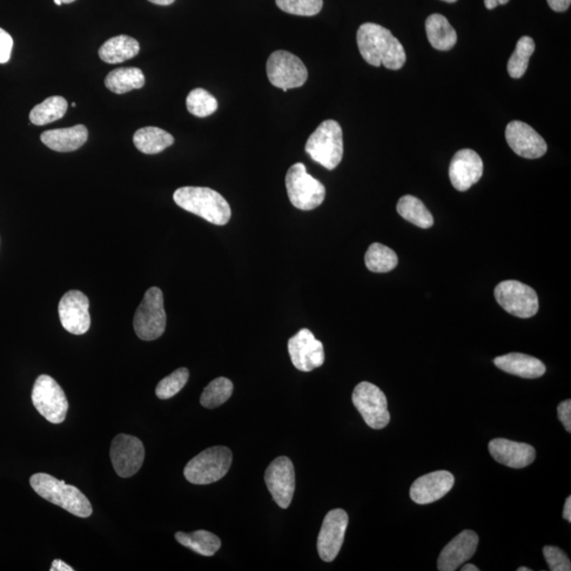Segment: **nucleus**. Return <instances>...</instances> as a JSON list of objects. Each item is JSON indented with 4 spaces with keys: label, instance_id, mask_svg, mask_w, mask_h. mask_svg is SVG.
<instances>
[{
    "label": "nucleus",
    "instance_id": "obj_1",
    "mask_svg": "<svg viewBox=\"0 0 571 571\" xmlns=\"http://www.w3.org/2000/svg\"><path fill=\"white\" fill-rule=\"evenodd\" d=\"M357 43L363 58L375 67L385 66L399 70L406 64L405 48L393 33L377 24H363L357 33Z\"/></svg>",
    "mask_w": 571,
    "mask_h": 571
},
{
    "label": "nucleus",
    "instance_id": "obj_2",
    "mask_svg": "<svg viewBox=\"0 0 571 571\" xmlns=\"http://www.w3.org/2000/svg\"><path fill=\"white\" fill-rule=\"evenodd\" d=\"M174 201L187 212L209 221L225 226L230 221L231 207L221 195L209 187L185 186L174 193Z\"/></svg>",
    "mask_w": 571,
    "mask_h": 571
},
{
    "label": "nucleus",
    "instance_id": "obj_3",
    "mask_svg": "<svg viewBox=\"0 0 571 571\" xmlns=\"http://www.w3.org/2000/svg\"><path fill=\"white\" fill-rule=\"evenodd\" d=\"M30 485L44 500L55 503L73 515L86 519L92 514L90 500L77 487L66 485L65 481H58L56 477L37 473L31 476Z\"/></svg>",
    "mask_w": 571,
    "mask_h": 571
},
{
    "label": "nucleus",
    "instance_id": "obj_4",
    "mask_svg": "<svg viewBox=\"0 0 571 571\" xmlns=\"http://www.w3.org/2000/svg\"><path fill=\"white\" fill-rule=\"evenodd\" d=\"M305 151L315 163L333 171L337 167L344 153L343 132L337 121L326 120L309 137Z\"/></svg>",
    "mask_w": 571,
    "mask_h": 571
},
{
    "label": "nucleus",
    "instance_id": "obj_5",
    "mask_svg": "<svg viewBox=\"0 0 571 571\" xmlns=\"http://www.w3.org/2000/svg\"><path fill=\"white\" fill-rule=\"evenodd\" d=\"M232 460L230 449L212 447L195 456L185 466L184 473L186 481L193 485H210L227 475Z\"/></svg>",
    "mask_w": 571,
    "mask_h": 571
},
{
    "label": "nucleus",
    "instance_id": "obj_6",
    "mask_svg": "<svg viewBox=\"0 0 571 571\" xmlns=\"http://www.w3.org/2000/svg\"><path fill=\"white\" fill-rule=\"evenodd\" d=\"M285 184L288 197L297 209L312 211L323 204L325 186L307 173L303 164H295L288 170Z\"/></svg>",
    "mask_w": 571,
    "mask_h": 571
},
{
    "label": "nucleus",
    "instance_id": "obj_7",
    "mask_svg": "<svg viewBox=\"0 0 571 571\" xmlns=\"http://www.w3.org/2000/svg\"><path fill=\"white\" fill-rule=\"evenodd\" d=\"M166 313L164 293L158 287H152L144 294L143 301L133 317V328L143 341L159 339L165 332Z\"/></svg>",
    "mask_w": 571,
    "mask_h": 571
},
{
    "label": "nucleus",
    "instance_id": "obj_8",
    "mask_svg": "<svg viewBox=\"0 0 571 571\" xmlns=\"http://www.w3.org/2000/svg\"><path fill=\"white\" fill-rule=\"evenodd\" d=\"M33 406L43 418L55 425L64 422L69 412V400L63 388L50 375H42L32 389Z\"/></svg>",
    "mask_w": 571,
    "mask_h": 571
},
{
    "label": "nucleus",
    "instance_id": "obj_9",
    "mask_svg": "<svg viewBox=\"0 0 571 571\" xmlns=\"http://www.w3.org/2000/svg\"><path fill=\"white\" fill-rule=\"evenodd\" d=\"M495 299L507 312L521 319L534 317L539 312V298L534 289L519 280H503L495 287Z\"/></svg>",
    "mask_w": 571,
    "mask_h": 571
},
{
    "label": "nucleus",
    "instance_id": "obj_10",
    "mask_svg": "<svg viewBox=\"0 0 571 571\" xmlns=\"http://www.w3.org/2000/svg\"><path fill=\"white\" fill-rule=\"evenodd\" d=\"M267 76L273 86L287 91L303 86L308 79V70L300 58L279 50L268 58Z\"/></svg>",
    "mask_w": 571,
    "mask_h": 571
},
{
    "label": "nucleus",
    "instance_id": "obj_11",
    "mask_svg": "<svg viewBox=\"0 0 571 571\" xmlns=\"http://www.w3.org/2000/svg\"><path fill=\"white\" fill-rule=\"evenodd\" d=\"M353 402L369 428H385L391 420L386 395L373 383H359L354 389Z\"/></svg>",
    "mask_w": 571,
    "mask_h": 571
},
{
    "label": "nucleus",
    "instance_id": "obj_12",
    "mask_svg": "<svg viewBox=\"0 0 571 571\" xmlns=\"http://www.w3.org/2000/svg\"><path fill=\"white\" fill-rule=\"evenodd\" d=\"M145 449L143 441L134 436L119 434L111 447V460L114 471L127 479L137 474L143 465Z\"/></svg>",
    "mask_w": 571,
    "mask_h": 571
},
{
    "label": "nucleus",
    "instance_id": "obj_13",
    "mask_svg": "<svg viewBox=\"0 0 571 571\" xmlns=\"http://www.w3.org/2000/svg\"><path fill=\"white\" fill-rule=\"evenodd\" d=\"M288 352L292 365L301 372H312L324 365V346L307 328L301 329L288 341Z\"/></svg>",
    "mask_w": 571,
    "mask_h": 571
},
{
    "label": "nucleus",
    "instance_id": "obj_14",
    "mask_svg": "<svg viewBox=\"0 0 571 571\" xmlns=\"http://www.w3.org/2000/svg\"><path fill=\"white\" fill-rule=\"evenodd\" d=\"M265 481L269 492L281 509L291 506L295 490V472L293 463L288 457H278L269 465Z\"/></svg>",
    "mask_w": 571,
    "mask_h": 571
},
{
    "label": "nucleus",
    "instance_id": "obj_15",
    "mask_svg": "<svg viewBox=\"0 0 571 571\" xmlns=\"http://www.w3.org/2000/svg\"><path fill=\"white\" fill-rule=\"evenodd\" d=\"M58 315L67 332L76 335L86 333L91 325L89 298L78 291L65 293L58 304Z\"/></svg>",
    "mask_w": 571,
    "mask_h": 571
},
{
    "label": "nucleus",
    "instance_id": "obj_16",
    "mask_svg": "<svg viewBox=\"0 0 571 571\" xmlns=\"http://www.w3.org/2000/svg\"><path fill=\"white\" fill-rule=\"evenodd\" d=\"M348 526V515L342 509L329 512L318 537V553L324 562H333L340 553Z\"/></svg>",
    "mask_w": 571,
    "mask_h": 571
},
{
    "label": "nucleus",
    "instance_id": "obj_17",
    "mask_svg": "<svg viewBox=\"0 0 571 571\" xmlns=\"http://www.w3.org/2000/svg\"><path fill=\"white\" fill-rule=\"evenodd\" d=\"M506 140L520 157L539 159L547 153V143L532 126L521 121H513L506 127Z\"/></svg>",
    "mask_w": 571,
    "mask_h": 571
},
{
    "label": "nucleus",
    "instance_id": "obj_18",
    "mask_svg": "<svg viewBox=\"0 0 571 571\" xmlns=\"http://www.w3.org/2000/svg\"><path fill=\"white\" fill-rule=\"evenodd\" d=\"M483 164L479 153L465 149L457 152L449 164V176L457 191L466 192L482 177Z\"/></svg>",
    "mask_w": 571,
    "mask_h": 571
},
{
    "label": "nucleus",
    "instance_id": "obj_19",
    "mask_svg": "<svg viewBox=\"0 0 571 571\" xmlns=\"http://www.w3.org/2000/svg\"><path fill=\"white\" fill-rule=\"evenodd\" d=\"M453 474L448 471H436L416 480L411 487V499L419 505H428L446 496L454 486Z\"/></svg>",
    "mask_w": 571,
    "mask_h": 571
},
{
    "label": "nucleus",
    "instance_id": "obj_20",
    "mask_svg": "<svg viewBox=\"0 0 571 571\" xmlns=\"http://www.w3.org/2000/svg\"><path fill=\"white\" fill-rule=\"evenodd\" d=\"M479 535L472 530H465L442 549L439 559V570L455 571L471 559L479 546Z\"/></svg>",
    "mask_w": 571,
    "mask_h": 571
},
{
    "label": "nucleus",
    "instance_id": "obj_21",
    "mask_svg": "<svg viewBox=\"0 0 571 571\" xmlns=\"http://www.w3.org/2000/svg\"><path fill=\"white\" fill-rule=\"evenodd\" d=\"M489 452L497 462L513 469L526 468L535 460L533 446L503 439L490 441Z\"/></svg>",
    "mask_w": 571,
    "mask_h": 571
},
{
    "label": "nucleus",
    "instance_id": "obj_22",
    "mask_svg": "<svg viewBox=\"0 0 571 571\" xmlns=\"http://www.w3.org/2000/svg\"><path fill=\"white\" fill-rule=\"evenodd\" d=\"M494 365L505 373L525 379L540 378L546 373V366L541 360L525 354L501 355L494 359Z\"/></svg>",
    "mask_w": 571,
    "mask_h": 571
},
{
    "label": "nucleus",
    "instance_id": "obj_23",
    "mask_svg": "<svg viewBox=\"0 0 571 571\" xmlns=\"http://www.w3.org/2000/svg\"><path fill=\"white\" fill-rule=\"evenodd\" d=\"M89 139V130L85 125H76L69 129L46 131L40 140L50 150L58 153L75 152Z\"/></svg>",
    "mask_w": 571,
    "mask_h": 571
},
{
    "label": "nucleus",
    "instance_id": "obj_24",
    "mask_svg": "<svg viewBox=\"0 0 571 571\" xmlns=\"http://www.w3.org/2000/svg\"><path fill=\"white\" fill-rule=\"evenodd\" d=\"M140 44L136 39L119 36L111 37L100 47L99 57L107 64H120L138 55Z\"/></svg>",
    "mask_w": 571,
    "mask_h": 571
},
{
    "label": "nucleus",
    "instance_id": "obj_25",
    "mask_svg": "<svg viewBox=\"0 0 571 571\" xmlns=\"http://www.w3.org/2000/svg\"><path fill=\"white\" fill-rule=\"evenodd\" d=\"M427 36L433 48L451 50L457 43V33L449 20L441 15L429 16L426 22Z\"/></svg>",
    "mask_w": 571,
    "mask_h": 571
},
{
    "label": "nucleus",
    "instance_id": "obj_26",
    "mask_svg": "<svg viewBox=\"0 0 571 571\" xmlns=\"http://www.w3.org/2000/svg\"><path fill=\"white\" fill-rule=\"evenodd\" d=\"M174 139L171 133L149 126L141 129L133 134V144L137 150L146 154H156L164 152L174 144Z\"/></svg>",
    "mask_w": 571,
    "mask_h": 571
},
{
    "label": "nucleus",
    "instance_id": "obj_27",
    "mask_svg": "<svg viewBox=\"0 0 571 571\" xmlns=\"http://www.w3.org/2000/svg\"><path fill=\"white\" fill-rule=\"evenodd\" d=\"M145 84L143 72L134 67L114 69L105 79V86L116 95L140 90Z\"/></svg>",
    "mask_w": 571,
    "mask_h": 571
},
{
    "label": "nucleus",
    "instance_id": "obj_28",
    "mask_svg": "<svg viewBox=\"0 0 571 571\" xmlns=\"http://www.w3.org/2000/svg\"><path fill=\"white\" fill-rule=\"evenodd\" d=\"M174 539L181 545L205 556L214 555L221 547L219 537L206 530H198L191 534L177 533L174 534Z\"/></svg>",
    "mask_w": 571,
    "mask_h": 571
},
{
    "label": "nucleus",
    "instance_id": "obj_29",
    "mask_svg": "<svg viewBox=\"0 0 571 571\" xmlns=\"http://www.w3.org/2000/svg\"><path fill=\"white\" fill-rule=\"evenodd\" d=\"M397 212L408 223L419 227L428 228L434 225L431 212L428 210L420 199L412 196V195H406L399 199Z\"/></svg>",
    "mask_w": 571,
    "mask_h": 571
},
{
    "label": "nucleus",
    "instance_id": "obj_30",
    "mask_svg": "<svg viewBox=\"0 0 571 571\" xmlns=\"http://www.w3.org/2000/svg\"><path fill=\"white\" fill-rule=\"evenodd\" d=\"M69 110V103L63 97L47 98L43 103L35 107L30 112L32 124L43 126L62 119Z\"/></svg>",
    "mask_w": 571,
    "mask_h": 571
},
{
    "label": "nucleus",
    "instance_id": "obj_31",
    "mask_svg": "<svg viewBox=\"0 0 571 571\" xmlns=\"http://www.w3.org/2000/svg\"><path fill=\"white\" fill-rule=\"evenodd\" d=\"M365 265L369 271L386 273L397 267L398 257L391 248L374 243L369 246L365 254Z\"/></svg>",
    "mask_w": 571,
    "mask_h": 571
},
{
    "label": "nucleus",
    "instance_id": "obj_32",
    "mask_svg": "<svg viewBox=\"0 0 571 571\" xmlns=\"http://www.w3.org/2000/svg\"><path fill=\"white\" fill-rule=\"evenodd\" d=\"M535 50L534 40L529 37H523L517 42L513 55L508 60L507 70L513 79H521L525 75L529 59Z\"/></svg>",
    "mask_w": 571,
    "mask_h": 571
},
{
    "label": "nucleus",
    "instance_id": "obj_33",
    "mask_svg": "<svg viewBox=\"0 0 571 571\" xmlns=\"http://www.w3.org/2000/svg\"><path fill=\"white\" fill-rule=\"evenodd\" d=\"M234 386L231 380L220 377L213 380L205 388L200 397L201 406L206 408H215L223 406L233 394Z\"/></svg>",
    "mask_w": 571,
    "mask_h": 571
},
{
    "label": "nucleus",
    "instance_id": "obj_34",
    "mask_svg": "<svg viewBox=\"0 0 571 571\" xmlns=\"http://www.w3.org/2000/svg\"><path fill=\"white\" fill-rule=\"evenodd\" d=\"M187 111L195 117L206 118L211 116L218 109L217 100L210 92L203 89H196L186 98Z\"/></svg>",
    "mask_w": 571,
    "mask_h": 571
},
{
    "label": "nucleus",
    "instance_id": "obj_35",
    "mask_svg": "<svg viewBox=\"0 0 571 571\" xmlns=\"http://www.w3.org/2000/svg\"><path fill=\"white\" fill-rule=\"evenodd\" d=\"M190 378L189 369L181 367L158 383L156 395L159 399L166 400L176 396Z\"/></svg>",
    "mask_w": 571,
    "mask_h": 571
},
{
    "label": "nucleus",
    "instance_id": "obj_36",
    "mask_svg": "<svg viewBox=\"0 0 571 571\" xmlns=\"http://www.w3.org/2000/svg\"><path fill=\"white\" fill-rule=\"evenodd\" d=\"M281 11L300 16H314L323 8V0H275Z\"/></svg>",
    "mask_w": 571,
    "mask_h": 571
},
{
    "label": "nucleus",
    "instance_id": "obj_37",
    "mask_svg": "<svg viewBox=\"0 0 571 571\" xmlns=\"http://www.w3.org/2000/svg\"><path fill=\"white\" fill-rule=\"evenodd\" d=\"M549 569L553 571H570L571 564L568 556L562 549L555 546H546L543 549Z\"/></svg>",
    "mask_w": 571,
    "mask_h": 571
},
{
    "label": "nucleus",
    "instance_id": "obj_38",
    "mask_svg": "<svg viewBox=\"0 0 571 571\" xmlns=\"http://www.w3.org/2000/svg\"><path fill=\"white\" fill-rule=\"evenodd\" d=\"M13 45H15V42H13V38L9 33L0 28V64L9 62Z\"/></svg>",
    "mask_w": 571,
    "mask_h": 571
},
{
    "label": "nucleus",
    "instance_id": "obj_39",
    "mask_svg": "<svg viewBox=\"0 0 571 571\" xmlns=\"http://www.w3.org/2000/svg\"><path fill=\"white\" fill-rule=\"evenodd\" d=\"M557 416L568 433L571 432V401L566 400L557 407Z\"/></svg>",
    "mask_w": 571,
    "mask_h": 571
},
{
    "label": "nucleus",
    "instance_id": "obj_40",
    "mask_svg": "<svg viewBox=\"0 0 571 571\" xmlns=\"http://www.w3.org/2000/svg\"><path fill=\"white\" fill-rule=\"evenodd\" d=\"M547 3L555 12H566L569 9L571 0H547Z\"/></svg>",
    "mask_w": 571,
    "mask_h": 571
},
{
    "label": "nucleus",
    "instance_id": "obj_41",
    "mask_svg": "<svg viewBox=\"0 0 571 571\" xmlns=\"http://www.w3.org/2000/svg\"><path fill=\"white\" fill-rule=\"evenodd\" d=\"M50 571H75V569H73L69 566H67L64 561L57 559L52 562Z\"/></svg>",
    "mask_w": 571,
    "mask_h": 571
},
{
    "label": "nucleus",
    "instance_id": "obj_42",
    "mask_svg": "<svg viewBox=\"0 0 571 571\" xmlns=\"http://www.w3.org/2000/svg\"><path fill=\"white\" fill-rule=\"evenodd\" d=\"M510 0H485V5L488 10H493L496 6L506 5Z\"/></svg>",
    "mask_w": 571,
    "mask_h": 571
},
{
    "label": "nucleus",
    "instance_id": "obj_43",
    "mask_svg": "<svg viewBox=\"0 0 571 571\" xmlns=\"http://www.w3.org/2000/svg\"><path fill=\"white\" fill-rule=\"evenodd\" d=\"M563 517L569 523L571 522V497L568 496L566 502V506H564Z\"/></svg>",
    "mask_w": 571,
    "mask_h": 571
},
{
    "label": "nucleus",
    "instance_id": "obj_44",
    "mask_svg": "<svg viewBox=\"0 0 571 571\" xmlns=\"http://www.w3.org/2000/svg\"><path fill=\"white\" fill-rule=\"evenodd\" d=\"M149 2L158 5H170L174 3V0H149Z\"/></svg>",
    "mask_w": 571,
    "mask_h": 571
},
{
    "label": "nucleus",
    "instance_id": "obj_45",
    "mask_svg": "<svg viewBox=\"0 0 571 571\" xmlns=\"http://www.w3.org/2000/svg\"><path fill=\"white\" fill-rule=\"evenodd\" d=\"M461 570L462 571H479L480 569L477 568L475 566H472V564H466V566H463Z\"/></svg>",
    "mask_w": 571,
    "mask_h": 571
},
{
    "label": "nucleus",
    "instance_id": "obj_46",
    "mask_svg": "<svg viewBox=\"0 0 571 571\" xmlns=\"http://www.w3.org/2000/svg\"><path fill=\"white\" fill-rule=\"evenodd\" d=\"M60 2H62L63 4H72L75 3L76 0H60Z\"/></svg>",
    "mask_w": 571,
    "mask_h": 571
},
{
    "label": "nucleus",
    "instance_id": "obj_47",
    "mask_svg": "<svg viewBox=\"0 0 571 571\" xmlns=\"http://www.w3.org/2000/svg\"><path fill=\"white\" fill-rule=\"evenodd\" d=\"M517 571H532V569H529L527 567H521V568L517 569Z\"/></svg>",
    "mask_w": 571,
    "mask_h": 571
},
{
    "label": "nucleus",
    "instance_id": "obj_48",
    "mask_svg": "<svg viewBox=\"0 0 571 571\" xmlns=\"http://www.w3.org/2000/svg\"><path fill=\"white\" fill-rule=\"evenodd\" d=\"M442 2H446V3H449V4H454V3L457 2V0H442Z\"/></svg>",
    "mask_w": 571,
    "mask_h": 571
},
{
    "label": "nucleus",
    "instance_id": "obj_49",
    "mask_svg": "<svg viewBox=\"0 0 571 571\" xmlns=\"http://www.w3.org/2000/svg\"><path fill=\"white\" fill-rule=\"evenodd\" d=\"M55 4H56L57 5H63V3H62V2H60V0H55Z\"/></svg>",
    "mask_w": 571,
    "mask_h": 571
}]
</instances>
